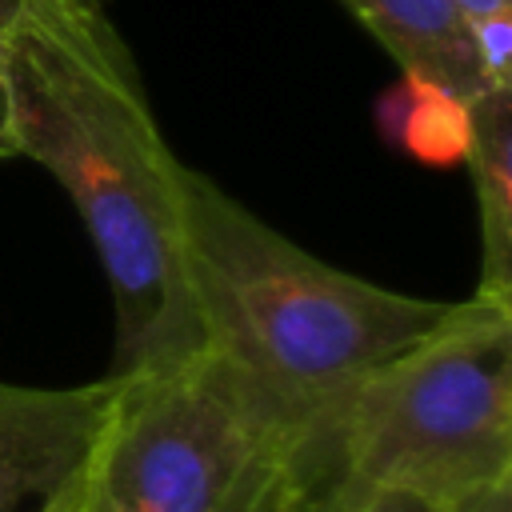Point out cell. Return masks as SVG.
I'll use <instances>...</instances> for the list:
<instances>
[{"label": "cell", "mask_w": 512, "mask_h": 512, "mask_svg": "<svg viewBox=\"0 0 512 512\" xmlns=\"http://www.w3.org/2000/svg\"><path fill=\"white\" fill-rule=\"evenodd\" d=\"M88 512H312L336 472L300 420L220 352L116 372Z\"/></svg>", "instance_id": "3957f363"}, {"label": "cell", "mask_w": 512, "mask_h": 512, "mask_svg": "<svg viewBox=\"0 0 512 512\" xmlns=\"http://www.w3.org/2000/svg\"><path fill=\"white\" fill-rule=\"evenodd\" d=\"M16 156V128H12V88H8V68L0 56V160Z\"/></svg>", "instance_id": "7c38bea8"}, {"label": "cell", "mask_w": 512, "mask_h": 512, "mask_svg": "<svg viewBox=\"0 0 512 512\" xmlns=\"http://www.w3.org/2000/svg\"><path fill=\"white\" fill-rule=\"evenodd\" d=\"M480 208L476 292L512 304V88H484L472 100V140L464 152Z\"/></svg>", "instance_id": "52a82bcc"}, {"label": "cell", "mask_w": 512, "mask_h": 512, "mask_svg": "<svg viewBox=\"0 0 512 512\" xmlns=\"http://www.w3.org/2000/svg\"><path fill=\"white\" fill-rule=\"evenodd\" d=\"M184 276L204 348L300 420L428 336L456 300H424L324 264L184 168Z\"/></svg>", "instance_id": "7a4b0ae2"}, {"label": "cell", "mask_w": 512, "mask_h": 512, "mask_svg": "<svg viewBox=\"0 0 512 512\" xmlns=\"http://www.w3.org/2000/svg\"><path fill=\"white\" fill-rule=\"evenodd\" d=\"M352 16L388 48L408 76H424L464 100H476L488 80L456 0H344Z\"/></svg>", "instance_id": "8992f818"}, {"label": "cell", "mask_w": 512, "mask_h": 512, "mask_svg": "<svg viewBox=\"0 0 512 512\" xmlns=\"http://www.w3.org/2000/svg\"><path fill=\"white\" fill-rule=\"evenodd\" d=\"M488 88H512V0H456Z\"/></svg>", "instance_id": "9c48e42d"}, {"label": "cell", "mask_w": 512, "mask_h": 512, "mask_svg": "<svg viewBox=\"0 0 512 512\" xmlns=\"http://www.w3.org/2000/svg\"><path fill=\"white\" fill-rule=\"evenodd\" d=\"M116 396V372L72 388L0 380V512H76Z\"/></svg>", "instance_id": "5b68a950"}, {"label": "cell", "mask_w": 512, "mask_h": 512, "mask_svg": "<svg viewBox=\"0 0 512 512\" xmlns=\"http://www.w3.org/2000/svg\"><path fill=\"white\" fill-rule=\"evenodd\" d=\"M380 128L424 164H460L472 140V100L404 72L380 100Z\"/></svg>", "instance_id": "ba28073f"}, {"label": "cell", "mask_w": 512, "mask_h": 512, "mask_svg": "<svg viewBox=\"0 0 512 512\" xmlns=\"http://www.w3.org/2000/svg\"><path fill=\"white\" fill-rule=\"evenodd\" d=\"M336 480L440 508L512 480V304L472 292L320 420Z\"/></svg>", "instance_id": "277c9868"}, {"label": "cell", "mask_w": 512, "mask_h": 512, "mask_svg": "<svg viewBox=\"0 0 512 512\" xmlns=\"http://www.w3.org/2000/svg\"><path fill=\"white\" fill-rule=\"evenodd\" d=\"M76 512H88V496H84V504H80V508H76Z\"/></svg>", "instance_id": "4fadbf2b"}, {"label": "cell", "mask_w": 512, "mask_h": 512, "mask_svg": "<svg viewBox=\"0 0 512 512\" xmlns=\"http://www.w3.org/2000/svg\"><path fill=\"white\" fill-rule=\"evenodd\" d=\"M444 512H512V480L492 484V488H480V492L448 504Z\"/></svg>", "instance_id": "8fae6325"}, {"label": "cell", "mask_w": 512, "mask_h": 512, "mask_svg": "<svg viewBox=\"0 0 512 512\" xmlns=\"http://www.w3.org/2000/svg\"><path fill=\"white\" fill-rule=\"evenodd\" d=\"M312 512H444L440 504L400 492V488H352L344 480H332V488L320 496Z\"/></svg>", "instance_id": "30bf717a"}, {"label": "cell", "mask_w": 512, "mask_h": 512, "mask_svg": "<svg viewBox=\"0 0 512 512\" xmlns=\"http://www.w3.org/2000/svg\"><path fill=\"white\" fill-rule=\"evenodd\" d=\"M16 156L72 196L116 300V372L204 348L184 276V164L164 144L104 8L20 0L0 28Z\"/></svg>", "instance_id": "6da1fadb"}]
</instances>
